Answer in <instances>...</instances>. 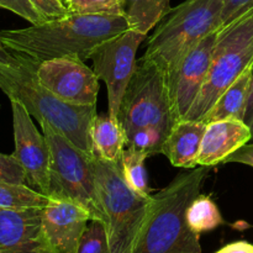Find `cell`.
Listing matches in <instances>:
<instances>
[{"label":"cell","instance_id":"obj_4","mask_svg":"<svg viewBox=\"0 0 253 253\" xmlns=\"http://www.w3.org/2000/svg\"><path fill=\"white\" fill-rule=\"evenodd\" d=\"M99 199L110 253H133L152 208V197L136 194L125 182L120 162L94 157Z\"/></svg>","mask_w":253,"mask_h":253},{"label":"cell","instance_id":"obj_22","mask_svg":"<svg viewBox=\"0 0 253 253\" xmlns=\"http://www.w3.org/2000/svg\"><path fill=\"white\" fill-rule=\"evenodd\" d=\"M148 158L146 153L127 147L121 156V170L128 187L143 198L152 197V190L148 184V174L145 162Z\"/></svg>","mask_w":253,"mask_h":253},{"label":"cell","instance_id":"obj_12","mask_svg":"<svg viewBox=\"0 0 253 253\" xmlns=\"http://www.w3.org/2000/svg\"><path fill=\"white\" fill-rule=\"evenodd\" d=\"M216 32H211L200 40L183 56L175 68L166 74L177 120L185 118L207 81Z\"/></svg>","mask_w":253,"mask_h":253},{"label":"cell","instance_id":"obj_1","mask_svg":"<svg viewBox=\"0 0 253 253\" xmlns=\"http://www.w3.org/2000/svg\"><path fill=\"white\" fill-rule=\"evenodd\" d=\"M128 29L124 15L68 14L25 29L2 30L0 42L39 64L64 57L86 61L99 44Z\"/></svg>","mask_w":253,"mask_h":253},{"label":"cell","instance_id":"obj_3","mask_svg":"<svg viewBox=\"0 0 253 253\" xmlns=\"http://www.w3.org/2000/svg\"><path fill=\"white\" fill-rule=\"evenodd\" d=\"M211 168L182 172L152 195V208L133 253H203L200 235L188 226L185 212L200 194Z\"/></svg>","mask_w":253,"mask_h":253},{"label":"cell","instance_id":"obj_11","mask_svg":"<svg viewBox=\"0 0 253 253\" xmlns=\"http://www.w3.org/2000/svg\"><path fill=\"white\" fill-rule=\"evenodd\" d=\"M10 103L15 141L12 156L24 168L26 184L48 197L51 157L46 138L39 132L32 116L19 101L10 100Z\"/></svg>","mask_w":253,"mask_h":253},{"label":"cell","instance_id":"obj_26","mask_svg":"<svg viewBox=\"0 0 253 253\" xmlns=\"http://www.w3.org/2000/svg\"><path fill=\"white\" fill-rule=\"evenodd\" d=\"M0 182L26 184L24 168L12 155L0 153Z\"/></svg>","mask_w":253,"mask_h":253},{"label":"cell","instance_id":"obj_20","mask_svg":"<svg viewBox=\"0 0 253 253\" xmlns=\"http://www.w3.org/2000/svg\"><path fill=\"white\" fill-rule=\"evenodd\" d=\"M188 226L195 234L202 235L225 224L216 203L209 195L199 194L192 200L185 212Z\"/></svg>","mask_w":253,"mask_h":253},{"label":"cell","instance_id":"obj_34","mask_svg":"<svg viewBox=\"0 0 253 253\" xmlns=\"http://www.w3.org/2000/svg\"><path fill=\"white\" fill-rule=\"evenodd\" d=\"M0 44H1V42H0Z\"/></svg>","mask_w":253,"mask_h":253},{"label":"cell","instance_id":"obj_21","mask_svg":"<svg viewBox=\"0 0 253 253\" xmlns=\"http://www.w3.org/2000/svg\"><path fill=\"white\" fill-rule=\"evenodd\" d=\"M51 202H53V199L27 184L0 182V209L20 210L44 208Z\"/></svg>","mask_w":253,"mask_h":253},{"label":"cell","instance_id":"obj_17","mask_svg":"<svg viewBox=\"0 0 253 253\" xmlns=\"http://www.w3.org/2000/svg\"><path fill=\"white\" fill-rule=\"evenodd\" d=\"M253 66L249 67L221 95L219 96L210 110L203 118V123L208 124L217 120H236L244 121L245 113L251 93Z\"/></svg>","mask_w":253,"mask_h":253},{"label":"cell","instance_id":"obj_5","mask_svg":"<svg viewBox=\"0 0 253 253\" xmlns=\"http://www.w3.org/2000/svg\"><path fill=\"white\" fill-rule=\"evenodd\" d=\"M222 9V0H185L172 7L155 27L142 58L169 73L194 44L221 27Z\"/></svg>","mask_w":253,"mask_h":253},{"label":"cell","instance_id":"obj_7","mask_svg":"<svg viewBox=\"0 0 253 253\" xmlns=\"http://www.w3.org/2000/svg\"><path fill=\"white\" fill-rule=\"evenodd\" d=\"M49 148V194L53 200L71 202L85 208L91 220L104 222L99 199L94 157L77 148L47 123H40Z\"/></svg>","mask_w":253,"mask_h":253},{"label":"cell","instance_id":"obj_29","mask_svg":"<svg viewBox=\"0 0 253 253\" xmlns=\"http://www.w3.org/2000/svg\"><path fill=\"white\" fill-rule=\"evenodd\" d=\"M222 1H224V9H222L221 26L253 6V0H222Z\"/></svg>","mask_w":253,"mask_h":253},{"label":"cell","instance_id":"obj_13","mask_svg":"<svg viewBox=\"0 0 253 253\" xmlns=\"http://www.w3.org/2000/svg\"><path fill=\"white\" fill-rule=\"evenodd\" d=\"M91 220L85 208L53 200L42 209L41 235L47 253H78L82 237Z\"/></svg>","mask_w":253,"mask_h":253},{"label":"cell","instance_id":"obj_8","mask_svg":"<svg viewBox=\"0 0 253 253\" xmlns=\"http://www.w3.org/2000/svg\"><path fill=\"white\" fill-rule=\"evenodd\" d=\"M126 138L140 128L155 127L169 135L177 123L167 76L157 64L141 57L137 59L133 76L126 88L118 113Z\"/></svg>","mask_w":253,"mask_h":253},{"label":"cell","instance_id":"obj_16","mask_svg":"<svg viewBox=\"0 0 253 253\" xmlns=\"http://www.w3.org/2000/svg\"><path fill=\"white\" fill-rule=\"evenodd\" d=\"M207 124L182 119L174 124L162 147V155L177 168H197L202 138Z\"/></svg>","mask_w":253,"mask_h":253},{"label":"cell","instance_id":"obj_9","mask_svg":"<svg viewBox=\"0 0 253 253\" xmlns=\"http://www.w3.org/2000/svg\"><path fill=\"white\" fill-rule=\"evenodd\" d=\"M146 37L128 29L99 44L89 57L94 73L106 85L108 115L113 120H118L124 94L136 69V53Z\"/></svg>","mask_w":253,"mask_h":253},{"label":"cell","instance_id":"obj_28","mask_svg":"<svg viewBox=\"0 0 253 253\" xmlns=\"http://www.w3.org/2000/svg\"><path fill=\"white\" fill-rule=\"evenodd\" d=\"M35 9L41 14L44 21L61 19L69 14L63 0H29Z\"/></svg>","mask_w":253,"mask_h":253},{"label":"cell","instance_id":"obj_15","mask_svg":"<svg viewBox=\"0 0 253 253\" xmlns=\"http://www.w3.org/2000/svg\"><path fill=\"white\" fill-rule=\"evenodd\" d=\"M251 130L242 120L229 119L208 123L197 166L212 168L221 165L229 156L251 142Z\"/></svg>","mask_w":253,"mask_h":253},{"label":"cell","instance_id":"obj_19","mask_svg":"<svg viewBox=\"0 0 253 253\" xmlns=\"http://www.w3.org/2000/svg\"><path fill=\"white\" fill-rule=\"evenodd\" d=\"M170 10V0H125V17L128 26L146 36Z\"/></svg>","mask_w":253,"mask_h":253},{"label":"cell","instance_id":"obj_2","mask_svg":"<svg viewBox=\"0 0 253 253\" xmlns=\"http://www.w3.org/2000/svg\"><path fill=\"white\" fill-rule=\"evenodd\" d=\"M10 62L0 61V89L10 100L19 101L40 123H47L88 156H95L90 130L96 106L63 103L37 78L39 63L12 52Z\"/></svg>","mask_w":253,"mask_h":253},{"label":"cell","instance_id":"obj_23","mask_svg":"<svg viewBox=\"0 0 253 253\" xmlns=\"http://www.w3.org/2000/svg\"><path fill=\"white\" fill-rule=\"evenodd\" d=\"M69 14L124 15L125 0H63Z\"/></svg>","mask_w":253,"mask_h":253},{"label":"cell","instance_id":"obj_24","mask_svg":"<svg viewBox=\"0 0 253 253\" xmlns=\"http://www.w3.org/2000/svg\"><path fill=\"white\" fill-rule=\"evenodd\" d=\"M167 136L155 127L140 128L126 138V146L146 153L148 157L162 155V147Z\"/></svg>","mask_w":253,"mask_h":253},{"label":"cell","instance_id":"obj_6","mask_svg":"<svg viewBox=\"0 0 253 253\" xmlns=\"http://www.w3.org/2000/svg\"><path fill=\"white\" fill-rule=\"evenodd\" d=\"M253 66V6L216 32L207 81L184 119L202 121L219 96Z\"/></svg>","mask_w":253,"mask_h":253},{"label":"cell","instance_id":"obj_30","mask_svg":"<svg viewBox=\"0 0 253 253\" xmlns=\"http://www.w3.org/2000/svg\"><path fill=\"white\" fill-rule=\"evenodd\" d=\"M224 163H240L253 168V142L247 143L225 160Z\"/></svg>","mask_w":253,"mask_h":253},{"label":"cell","instance_id":"obj_10","mask_svg":"<svg viewBox=\"0 0 253 253\" xmlns=\"http://www.w3.org/2000/svg\"><path fill=\"white\" fill-rule=\"evenodd\" d=\"M37 78L63 103L74 106H96L100 89L99 78L85 61L64 57L42 62L37 67Z\"/></svg>","mask_w":253,"mask_h":253},{"label":"cell","instance_id":"obj_18","mask_svg":"<svg viewBox=\"0 0 253 253\" xmlns=\"http://www.w3.org/2000/svg\"><path fill=\"white\" fill-rule=\"evenodd\" d=\"M90 137L96 157L106 162H120L126 146V135L118 120L96 114L91 124Z\"/></svg>","mask_w":253,"mask_h":253},{"label":"cell","instance_id":"obj_25","mask_svg":"<svg viewBox=\"0 0 253 253\" xmlns=\"http://www.w3.org/2000/svg\"><path fill=\"white\" fill-rule=\"evenodd\" d=\"M78 253H110L105 225L99 220H90L79 245Z\"/></svg>","mask_w":253,"mask_h":253},{"label":"cell","instance_id":"obj_33","mask_svg":"<svg viewBox=\"0 0 253 253\" xmlns=\"http://www.w3.org/2000/svg\"><path fill=\"white\" fill-rule=\"evenodd\" d=\"M14 57L12 52H10L9 49L5 48L2 44H0V61L1 62H10Z\"/></svg>","mask_w":253,"mask_h":253},{"label":"cell","instance_id":"obj_32","mask_svg":"<svg viewBox=\"0 0 253 253\" xmlns=\"http://www.w3.org/2000/svg\"><path fill=\"white\" fill-rule=\"evenodd\" d=\"M244 121H245V123H246V125L249 126L250 130H251V133H252L251 142H253V73H252L251 93H250L249 103H247V109H246V113H245Z\"/></svg>","mask_w":253,"mask_h":253},{"label":"cell","instance_id":"obj_31","mask_svg":"<svg viewBox=\"0 0 253 253\" xmlns=\"http://www.w3.org/2000/svg\"><path fill=\"white\" fill-rule=\"evenodd\" d=\"M215 253H253V245L247 241H236L221 247Z\"/></svg>","mask_w":253,"mask_h":253},{"label":"cell","instance_id":"obj_27","mask_svg":"<svg viewBox=\"0 0 253 253\" xmlns=\"http://www.w3.org/2000/svg\"><path fill=\"white\" fill-rule=\"evenodd\" d=\"M0 7L12 11L31 25L43 22L44 19L29 0H0Z\"/></svg>","mask_w":253,"mask_h":253},{"label":"cell","instance_id":"obj_14","mask_svg":"<svg viewBox=\"0 0 253 253\" xmlns=\"http://www.w3.org/2000/svg\"><path fill=\"white\" fill-rule=\"evenodd\" d=\"M42 209H0V253H47L41 235Z\"/></svg>","mask_w":253,"mask_h":253}]
</instances>
